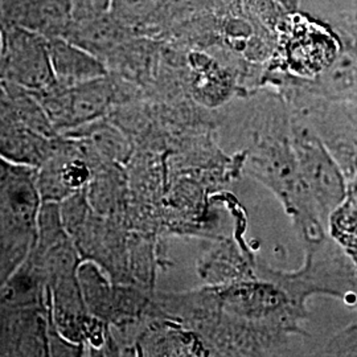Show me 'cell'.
<instances>
[{
	"label": "cell",
	"instance_id": "3",
	"mask_svg": "<svg viewBox=\"0 0 357 357\" xmlns=\"http://www.w3.org/2000/svg\"><path fill=\"white\" fill-rule=\"evenodd\" d=\"M167 0H112L110 15L128 29L153 23Z\"/></svg>",
	"mask_w": 357,
	"mask_h": 357
},
{
	"label": "cell",
	"instance_id": "7",
	"mask_svg": "<svg viewBox=\"0 0 357 357\" xmlns=\"http://www.w3.org/2000/svg\"><path fill=\"white\" fill-rule=\"evenodd\" d=\"M3 51V33H1V29H0V54Z\"/></svg>",
	"mask_w": 357,
	"mask_h": 357
},
{
	"label": "cell",
	"instance_id": "4",
	"mask_svg": "<svg viewBox=\"0 0 357 357\" xmlns=\"http://www.w3.org/2000/svg\"><path fill=\"white\" fill-rule=\"evenodd\" d=\"M10 202H11L13 212L24 220H29L31 217L33 216L35 209H36V203H38L35 191L32 190V187L28 183H24V181L15 184L11 188Z\"/></svg>",
	"mask_w": 357,
	"mask_h": 357
},
{
	"label": "cell",
	"instance_id": "9",
	"mask_svg": "<svg viewBox=\"0 0 357 357\" xmlns=\"http://www.w3.org/2000/svg\"><path fill=\"white\" fill-rule=\"evenodd\" d=\"M6 3V0H0V6H3Z\"/></svg>",
	"mask_w": 357,
	"mask_h": 357
},
{
	"label": "cell",
	"instance_id": "6",
	"mask_svg": "<svg viewBox=\"0 0 357 357\" xmlns=\"http://www.w3.org/2000/svg\"><path fill=\"white\" fill-rule=\"evenodd\" d=\"M16 287H17V290L22 291V293L29 291L31 287H32V280H31V277H28V275L19 277L17 281H16Z\"/></svg>",
	"mask_w": 357,
	"mask_h": 357
},
{
	"label": "cell",
	"instance_id": "8",
	"mask_svg": "<svg viewBox=\"0 0 357 357\" xmlns=\"http://www.w3.org/2000/svg\"><path fill=\"white\" fill-rule=\"evenodd\" d=\"M1 175H3V166L0 165V176H1Z\"/></svg>",
	"mask_w": 357,
	"mask_h": 357
},
{
	"label": "cell",
	"instance_id": "2",
	"mask_svg": "<svg viewBox=\"0 0 357 357\" xmlns=\"http://www.w3.org/2000/svg\"><path fill=\"white\" fill-rule=\"evenodd\" d=\"M52 68L66 79H91L101 76L102 65L88 50L64 36L48 38Z\"/></svg>",
	"mask_w": 357,
	"mask_h": 357
},
{
	"label": "cell",
	"instance_id": "5",
	"mask_svg": "<svg viewBox=\"0 0 357 357\" xmlns=\"http://www.w3.org/2000/svg\"><path fill=\"white\" fill-rule=\"evenodd\" d=\"M66 178L70 184H81L86 178V169L82 166H73L66 172Z\"/></svg>",
	"mask_w": 357,
	"mask_h": 357
},
{
	"label": "cell",
	"instance_id": "1",
	"mask_svg": "<svg viewBox=\"0 0 357 357\" xmlns=\"http://www.w3.org/2000/svg\"><path fill=\"white\" fill-rule=\"evenodd\" d=\"M291 144L299 172L327 230L328 217L347 199L343 171L323 141L308 131H295Z\"/></svg>",
	"mask_w": 357,
	"mask_h": 357
}]
</instances>
